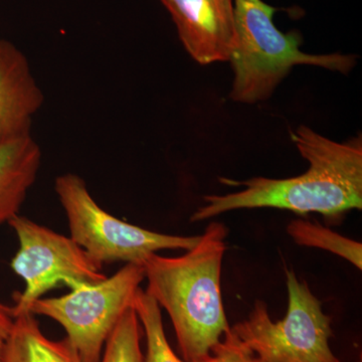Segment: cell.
I'll return each instance as SVG.
<instances>
[{"instance_id":"obj_4","label":"cell","mask_w":362,"mask_h":362,"mask_svg":"<svg viewBox=\"0 0 362 362\" xmlns=\"http://www.w3.org/2000/svg\"><path fill=\"white\" fill-rule=\"evenodd\" d=\"M288 310L273 321L265 302L257 300L249 317L230 327L247 349L267 362H341L331 350V317L304 281L286 271Z\"/></svg>"},{"instance_id":"obj_14","label":"cell","mask_w":362,"mask_h":362,"mask_svg":"<svg viewBox=\"0 0 362 362\" xmlns=\"http://www.w3.org/2000/svg\"><path fill=\"white\" fill-rule=\"evenodd\" d=\"M141 324L134 308L124 314L105 344L100 362H144Z\"/></svg>"},{"instance_id":"obj_6","label":"cell","mask_w":362,"mask_h":362,"mask_svg":"<svg viewBox=\"0 0 362 362\" xmlns=\"http://www.w3.org/2000/svg\"><path fill=\"white\" fill-rule=\"evenodd\" d=\"M145 279L142 265L126 264L111 277L61 297L40 298L30 308L61 324L83 362H100L105 344L124 314L133 308Z\"/></svg>"},{"instance_id":"obj_16","label":"cell","mask_w":362,"mask_h":362,"mask_svg":"<svg viewBox=\"0 0 362 362\" xmlns=\"http://www.w3.org/2000/svg\"><path fill=\"white\" fill-rule=\"evenodd\" d=\"M14 323V317L11 307L6 306L0 302V362H1L2 352Z\"/></svg>"},{"instance_id":"obj_5","label":"cell","mask_w":362,"mask_h":362,"mask_svg":"<svg viewBox=\"0 0 362 362\" xmlns=\"http://www.w3.org/2000/svg\"><path fill=\"white\" fill-rule=\"evenodd\" d=\"M54 188L68 218L70 237L100 265H143L163 250L188 251L201 238L152 232L119 220L95 202L85 180L74 173L58 176Z\"/></svg>"},{"instance_id":"obj_1","label":"cell","mask_w":362,"mask_h":362,"mask_svg":"<svg viewBox=\"0 0 362 362\" xmlns=\"http://www.w3.org/2000/svg\"><path fill=\"white\" fill-rule=\"evenodd\" d=\"M293 142L309 163L306 173L285 180L254 177L243 182L221 180L245 189L225 195H206V204L190 221H202L235 209H285L298 214L318 213L337 218L362 209V137L338 143L300 126Z\"/></svg>"},{"instance_id":"obj_8","label":"cell","mask_w":362,"mask_h":362,"mask_svg":"<svg viewBox=\"0 0 362 362\" xmlns=\"http://www.w3.org/2000/svg\"><path fill=\"white\" fill-rule=\"evenodd\" d=\"M178 37L199 65L228 62L235 44L233 0H160Z\"/></svg>"},{"instance_id":"obj_2","label":"cell","mask_w":362,"mask_h":362,"mask_svg":"<svg viewBox=\"0 0 362 362\" xmlns=\"http://www.w3.org/2000/svg\"><path fill=\"white\" fill-rule=\"evenodd\" d=\"M226 237V226L214 221L182 256L153 254L142 265L148 282L146 293L168 312L185 362L211 356L230 330L221 289Z\"/></svg>"},{"instance_id":"obj_7","label":"cell","mask_w":362,"mask_h":362,"mask_svg":"<svg viewBox=\"0 0 362 362\" xmlns=\"http://www.w3.org/2000/svg\"><path fill=\"white\" fill-rule=\"evenodd\" d=\"M8 225L18 237L20 247L11 261L16 275L25 281L11 307L13 317L30 313L35 301L58 286L71 290L97 284L106 276L102 265L90 258L71 237L54 232L20 214Z\"/></svg>"},{"instance_id":"obj_9","label":"cell","mask_w":362,"mask_h":362,"mask_svg":"<svg viewBox=\"0 0 362 362\" xmlns=\"http://www.w3.org/2000/svg\"><path fill=\"white\" fill-rule=\"evenodd\" d=\"M44 98L25 54L0 39V143L30 134Z\"/></svg>"},{"instance_id":"obj_10","label":"cell","mask_w":362,"mask_h":362,"mask_svg":"<svg viewBox=\"0 0 362 362\" xmlns=\"http://www.w3.org/2000/svg\"><path fill=\"white\" fill-rule=\"evenodd\" d=\"M42 156L32 134L0 143V226L20 213L37 180Z\"/></svg>"},{"instance_id":"obj_12","label":"cell","mask_w":362,"mask_h":362,"mask_svg":"<svg viewBox=\"0 0 362 362\" xmlns=\"http://www.w3.org/2000/svg\"><path fill=\"white\" fill-rule=\"evenodd\" d=\"M287 233L300 246L325 250L350 262L359 270L362 269L361 243L302 218L292 221L287 226Z\"/></svg>"},{"instance_id":"obj_15","label":"cell","mask_w":362,"mask_h":362,"mask_svg":"<svg viewBox=\"0 0 362 362\" xmlns=\"http://www.w3.org/2000/svg\"><path fill=\"white\" fill-rule=\"evenodd\" d=\"M199 362H267L247 349L232 330L211 350V356Z\"/></svg>"},{"instance_id":"obj_13","label":"cell","mask_w":362,"mask_h":362,"mask_svg":"<svg viewBox=\"0 0 362 362\" xmlns=\"http://www.w3.org/2000/svg\"><path fill=\"white\" fill-rule=\"evenodd\" d=\"M133 308L146 337L144 362H185L169 345L162 322L161 307L141 288L136 294Z\"/></svg>"},{"instance_id":"obj_3","label":"cell","mask_w":362,"mask_h":362,"mask_svg":"<svg viewBox=\"0 0 362 362\" xmlns=\"http://www.w3.org/2000/svg\"><path fill=\"white\" fill-rule=\"evenodd\" d=\"M235 44L230 62L235 78L230 98L255 104L273 94L293 66L308 65L347 74L356 64L347 54H309L300 51L302 35L284 33L274 25L275 7L263 0H233Z\"/></svg>"},{"instance_id":"obj_11","label":"cell","mask_w":362,"mask_h":362,"mask_svg":"<svg viewBox=\"0 0 362 362\" xmlns=\"http://www.w3.org/2000/svg\"><path fill=\"white\" fill-rule=\"evenodd\" d=\"M1 362H83L68 339L54 341L40 330L32 313L14 317Z\"/></svg>"}]
</instances>
